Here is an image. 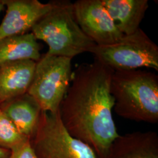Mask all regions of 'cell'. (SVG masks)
<instances>
[{"label":"cell","mask_w":158,"mask_h":158,"mask_svg":"<svg viewBox=\"0 0 158 158\" xmlns=\"http://www.w3.org/2000/svg\"><path fill=\"white\" fill-rule=\"evenodd\" d=\"M119 31L133 34L139 28L149 8L148 0H102Z\"/></svg>","instance_id":"12"},{"label":"cell","mask_w":158,"mask_h":158,"mask_svg":"<svg viewBox=\"0 0 158 158\" xmlns=\"http://www.w3.org/2000/svg\"><path fill=\"white\" fill-rule=\"evenodd\" d=\"M53 7L31 29L37 40L48 46L49 55L72 59L85 52L91 53L96 44L80 28L74 14L73 3L52 1Z\"/></svg>","instance_id":"3"},{"label":"cell","mask_w":158,"mask_h":158,"mask_svg":"<svg viewBox=\"0 0 158 158\" xmlns=\"http://www.w3.org/2000/svg\"><path fill=\"white\" fill-rule=\"evenodd\" d=\"M104 158H158V135L154 131L119 135Z\"/></svg>","instance_id":"9"},{"label":"cell","mask_w":158,"mask_h":158,"mask_svg":"<svg viewBox=\"0 0 158 158\" xmlns=\"http://www.w3.org/2000/svg\"><path fill=\"white\" fill-rule=\"evenodd\" d=\"M36 63L27 60L0 66V105L28 93L34 77Z\"/></svg>","instance_id":"10"},{"label":"cell","mask_w":158,"mask_h":158,"mask_svg":"<svg viewBox=\"0 0 158 158\" xmlns=\"http://www.w3.org/2000/svg\"><path fill=\"white\" fill-rule=\"evenodd\" d=\"M0 109L23 135L30 139L34 135L42 111L28 93L4 102Z\"/></svg>","instance_id":"11"},{"label":"cell","mask_w":158,"mask_h":158,"mask_svg":"<svg viewBox=\"0 0 158 158\" xmlns=\"http://www.w3.org/2000/svg\"><path fill=\"white\" fill-rule=\"evenodd\" d=\"M27 138H29L19 132L0 109V147L10 151Z\"/></svg>","instance_id":"14"},{"label":"cell","mask_w":158,"mask_h":158,"mask_svg":"<svg viewBox=\"0 0 158 158\" xmlns=\"http://www.w3.org/2000/svg\"><path fill=\"white\" fill-rule=\"evenodd\" d=\"M114 70L94 59L72 73L59 107L63 124L70 135L104 158L119 136L113 117L114 99L110 85Z\"/></svg>","instance_id":"1"},{"label":"cell","mask_w":158,"mask_h":158,"mask_svg":"<svg viewBox=\"0 0 158 158\" xmlns=\"http://www.w3.org/2000/svg\"><path fill=\"white\" fill-rule=\"evenodd\" d=\"M30 141L38 158H98L89 145L70 135L59 110L56 113L42 111Z\"/></svg>","instance_id":"6"},{"label":"cell","mask_w":158,"mask_h":158,"mask_svg":"<svg viewBox=\"0 0 158 158\" xmlns=\"http://www.w3.org/2000/svg\"><path fill=\"white\" fill-rule=\"evenodd\" d=\"M10 151L0 147V158H8L10 155Z\"/></svg>","instance_id":"16"},{"label":"cell","mask_w":158,"mask_h":158,"mask_svg":"<svg viewBox=\"0 0 158 158\" xmlns=\"http://www.w3.org/2000/svg\"><path fill=\"white\" fill-rule=\"evenodd\" d=\"M4 8V4L3 0H0V13Z\"/></svg>","instance_id":"17"},{"label":"cell","mask_w":158,"mask_h":158,"mask_svg":"<svg viewBox=\"0 0 158 158\" xmlns=\"http://www.w3.org/2000/svg\"><path fill=\"white\" fill-rule=\"evenodd\" d=\"M8 158H38L31 143L30 139L27 138L10 150Z\"/></svg>","instance_id":"15"},{"label":"cell","mask_w":158,"mask_h":158,"mask_svg":"<svg viewBox=\"0 0 158 158\" xmlns=\"http://www.w3.org/2000/svg\"><path fill=\"white\" fill-rule=\"evenodd\" d=\"M73 6L80 28L96 45L113 44L124 36L102 0H78L73 3Z\"/></svg>","instance_id":"7"},{"label":"cell","mask_w":158,"mask_h":158,"mask_svg":"<svg viewBox=\"0 0 158 158\" xmlns=\"http://www.w3.org/2000/svg\"><path fill=\"white\" fill-rule=\"evenodd\" d=\"M40 46L31 32L0 39V66L31 60L37 62L42 56Z\"/></svg>","instance_id":"13"},{"label":"cell","mask_w":158,"mask_h":158,"mask_svg":"<svg viewBox=\"0 0 158 158\" xmlns=\"http://www.w3.org/2000/svg\"><path fill=\"white\" fill-rule=\"evenodd\" d=\"M72 60L45 53L36 63L28 93L38 103L42 111H59L71 83Z\"/></svg>","instance_id":"5"},{"label":"cell","mask_w":158,"mask_h":158,"mask_svg":"<svg viewBox=\"0 0 158 158\" xmlns=\"http://www.w3.org/2000/svg\"><path fill=\"white\" fill-rule=\"evenodd\" d=\"M94 59L115 71L153 69L158 71V46L141 28L106 45H96Z\"/></svg>","instance_id":"4"},{"label":"cell","mask_w":158,"mask_h":158,"mask_svg":"<svg viewBox=\"0 0 158 158\" xmlns=\"http://www.w3.org/2000/svg\"><path fill=\"white\" fill-rule=\"evenodd\" d=\"M3 1L6 12L0 24V39L28 33L53 7L52 1L48 3L38 0Z\"/></svg>","instance_id":"8"},{"label":"cell","mask_w":158,"mask_h":158,"mask_svg":"<svg viewBox=\"0 0 158 158\" xmlns=\"http://www.w3.org/2000/svg\"><path fill=\"white\" fill-rule=\"evenodd\" d=\"M114 110L119 117L136 122L158 121V76L133 70L114 72L110 85Z\"/></svg>","instance_id":"2"}]
</instances>
